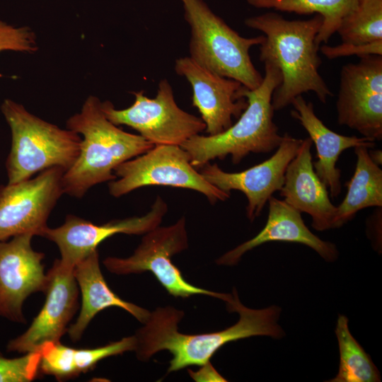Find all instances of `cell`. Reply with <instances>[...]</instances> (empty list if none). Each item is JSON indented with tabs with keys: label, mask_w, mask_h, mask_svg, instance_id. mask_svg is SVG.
Wrapping results in <instances>:
<instances>
[{
	"label": "cell",
	"mask_w": 382,
	"mask_h": 382,
	"mask_svg": "<svg viewBox=\"0 0 382 382\" xmlns=\"http://www.w3.org/2000/svg\"><path fill=\"white\" fill-rule=\"evenodd\" d=\"M312 144L309 137L302 139L286 168L280 195L290 206L310 215L313 228L323 231L333 228L337 207L331 202L327 187L314 170Z\"/></svg>",
	"instance_id": "e0dca14e"
},
{
	"label": "cell",
	"mask_w": 382,
	"mask_h": 382,
	"mask_svg": "<svg viewBox=\"0 0 382 382\" xmlns=\"http://www.w3.org/2000/svg\"><path fill=\"white\" fill-rule=\"evenodd\" d=\"M74 268L56 260L47 274L45 302L28 330L11 340L8 352L38 351L47 342H59L68 331V325L78 306L79 289Z\"/></svg>",
	"instance_id": "9a60e30c"
},
{
	"label": "cell",
	"mask_w": 382,
	"mask_h": 382,
	"mask_svg": "<svg viewBox=\"0 0 382 382\" xmlns=\"http://www.w3.org/2000/svg\"><path fill=\"white\" fill-rule=\"evenodd\" d=\"M337 33L342 42L363 44L382 40V0H357Z\"/></svg>",
	"instance_id": "d4e9b609"
},
{
	"label": "cell",
	"mask_w": 382,
	"mask_h": 382,
	"mask_svg": "<svg viewBox=\"0 0 382 382\" xmlns=\"http://www.w3.org/2000/svg\"><path fill=\"white\" fill-rule=\"evenodd\" d=\"M73 272L82 296L79 315L67 331L73 342L81 339L97 313L109 307L122 308L143 324L149 318L150 311L124 301L108 286L100 267L97 250L78 262Z\"/></svg>",
	"instance_id": "ffe728a7"
},
{
	"label": "cell",
	"mask_w": 382,
	"mask_h": 382,
	"mask_svg": "<svg viewBox=\"0 0 382 382\" xmlns=\"http://www.w3.org/2000/svg\"><path fill=\"white\" fill-rule=\"evenodd\" d=\"M66 127L83 136L79 154L62 177L64 193L77 198L93 186L115 180L116 167L154 146L110 122L95 96L86 100L81 111L69 118Z\"/></svg>",
	"instance_id": "3957f363"
},
{
	"label": "cell",
	"mask_w": 382,
	"mask_h": 382,
	"mask_svg": "<svg viewBox=\"0 0 382 382\" xmlns=\"http://www.w3.org/2000/svg\"><path fill=\"white\" fill-rule=\"evenodd\" d=\"M323 21L320 14L308 20L290 21L274 12L245 20L247 27L264 33L265 40L259 48L260 60L274 65L282 74V82L272 96L274 111L310 91L323 103L333 96L318 71L322 60L316 37Z\"/></svg>",
	"instance_id": "7a4b0ae2"
},
{
	"label": "cell",
	"mask_w": 382,
	"mask_h": 382,
	"mask_svg": "<svg viewBox=\"0 0 382 382\" xmlns=\"http://www.w3.org/2000/svg\"><path fill=\"white\" fill-rule=\"evenodd\" d=\"M133 93L134 101L129 108L115 109L112 103L104 101L103 111L113 124L133 128L153 145L181 146L190 137L205 131L206 125L201 117L178 105L167 79L160 81L154 98L147 97L143 91Z\"/></svg>",
	"instance_id": "9c48e42d"
},
{
	"label": "cell",
	"mask_w": 382,
	"mask_h": 382,
	"mask_svg": "<svg viewBox=\"0 0 382 382\" xmlns=\"http://www.w3.org/2000/svg\"><path fill=\"white\" fill-rule=\"evenodd\" d=\"M319 50L330 59L351 55H382V40L363 44L342 42L334 47L324 45Z\"/></svg>",
	"instance_id": "83f0119b"
},
{
	"label": "cell",
	"mask_w": 382,
	"mask_h": 382,
	"mask_svg": "<svg viewBox=\"0 0 382 382\" xmlns=\"http://www.w3.org/2000/svg\"><path fill=\"white\" fill-rule=\"evenodd\" d=\"M301 141L284 133L275 153L259 164L241 172L228 173L216 163H208L201 168L199 173L207 181L224 192H242L248 200L247 217L253 221L260 216L272 195L281 190L286 168L296 156Z\"/></svg>",
	"instance_id": "4fadbf2b"
},
{
	"label": "cell",
	"mask_w": 382,
	"mask_h": 382,
	"mask_svg": "<svg viewBox=\"0 0 382 382\" xmlns=\"http://www.w3.org/2000/svg\"><path fill=\"white\" fill-rule=\"evenodd\" d=\"M167 212L166 202L157 196L150 211L143 216L97 225L69 214L62 225L54 228L47 226L41 236L57 245L61 254L59 260L64 265L74 268L106 238L117 233L145 234L160 225Z\"/></svg>",
	"instance_id": "7c38bea8"
},
{
	"label": "cell",
	"mask_w": 382,
	"mask_h": 382,
	"mask_svg": "<svg viewBox=\"0 0 382 382\" xmlns=\"http://www.w3.org/2000/svg\"><path fill=\"white\" fill-rule=\"evenodd\" d=\"M64 171L53 167L33 178L0 185V242L24 233L41 236L52 210L64 194Z\"/></svg>",
	"instance_id": "30bf717a"
},
{
	"label": "cell",
	"mask_w": 382,
	"mask_h": 382,
	"mask_svg": "<svg viewBox=\"0 0 382 382\" xmlns=\"http://www.w3.org/2000/svg\"><path fill=\"white\" fill-rule=\"evenodd\" d=\"M369 155L371 158V159L376 163L379 166L381 165V160H382V156H381V150H377V151H369Z\"/></svg>",
	"instance_id": "f546056e"
},
{
	"label": "cell",
	"mask_w": 382,
	"mask_h": 382,
	"mask_svg": "<svg viewBox=\"0 0 382 382\" xmlns=\"http://www.w3.org/2000/svg\"><path fill=\"white\" fill-rule=\"evenodd\" d=\"M357 0H247L257 8H272L293 12L299 15L320 14L323 24L316 42L326 44L337 33L344 17L350 11Z\"/></svg>",
	"instance_id": "603a6c76"
},
{
	"label": "cell",
	"mask_w": 382,
	"mask_h": 382,
	"mask_svg": "<svg viewBox=\"0 0 382 382\" xmlns=\"http://www.w3.org/2000/svg\"><path fill=\"white\" fill-rule=\"evenodd\" d=\"M233 299L226 303L228 311L239 314L233 325L220 331L188 335L178 331V323L184 316L183 311L172 306L158 307L150 315L144 325L134 335L135 352L141 361L149 359L154 354L169 351L173 358L168 372L189 366H203L226 343L253 336L282 338L284 332L278 320L281 308L275 305L261 309L244 306L239 300L236 289Z\"/></svg>",
	"instance_id": "6da1fadb"
},
{
	"label": "cell",
	"mask_w": 382,
	"mask_h": 382,
	"mask_svg": "<svg viewBox=\"0 0 382 382\" xmlns=\"http://www.w3.org/2000/svg\"><path fill=\"white\" fill-rule=\"evenodd\" d=\"M291 105V117L303 127L316 146L318 161L313 166L316 175L328 189L330 197H337L342 190L341 170L336 166L340 154L345 149L359 146L372 149L375 141L332 131L315 114L313 103L306 101L302 95L296 96Z\"/></svg>",
	"instance_id": "d6986e66"
},
{
	"label": "cell",
	"mask_w": 382,
	"mask_h": 382,
	"mask_svg": "<svg viewBox=\"0 0 382 382\" xmlns=\"http://www.w3.org/2000/svg\"><path fill=\"white\" fill-rule=\"evenodd\" d=\"M188 247L186 220L184 216L174 224L157 226L144 234L134 253L127 258L108 257L103 263L116 274L151 272L168 293L175 297L187 298L201 294L229 302L232 294L218 293L193 286L183 277L172 262L171 257Z\"/></svg>",
	"instance_id": "ba28073f"
},
{
	"label": "cell",
	"mask_w": 382,
	"mask_h": 382,
	"mask_svg": "<svg viewBox=\"0 0 382 382\" xmlns=\"http://www.w3.org/2000/svg\"><path fill=\"white\" fill-rule=\"evenodd\" d=\"M136 347L135 335L93 349H74L60 341L47 342L38 350L41 354L40 371L58 381L67 380L93 369L105 358L135 351Z\"/></svg>",
	"instance_id": "44dd1931"
},
{
	"label": "cell",
	"mask_w": 382,
	"mask_h": 382,
	"mask_svg": "<svg viewBox=\"0 0 382 382\" xmlns=\"http://www.w3.org/2000/svg\"><path fill=\"white\" fill-rule=\"evenodd\" d=\"M204 368L199 370L197 373H192V376L196 381H199V378L205 375L203 381H226V379L223 378L209 363L202 366Z\"/></svg>",
	"instance_id": "f1b7e54d"
},
{
	"label": "cell",
	"mask_w": 382,
	"mask_h": 382,
	"mask_svg": "<svg viewBox=\"0 0 382 382\" xmlns=\"http://www.w3.org/2000/svg\"><path fill=\"white\" fill-rule=\"evenodd\" d=\"M35 34L27 27L16 28L0 21V52L5 50L35 52Z\"/></svg>",
	"instance_id": "4316f807"
},
{
	"label": "cell",
	"mask_w": 382,
	"mask_h": 382,
	"mask_svg": "<svg viewBox=\"0 0 382 382\" xmlns=\"http://www.w3.org/2000/svg\"><path fill=\"white\" fill-rule=\"evenodd\" d=\"M1 108L12 138L6 161L8 184L28 180L53 167L66 171L73 165L80 151L79 134L47 122L9 99Z\"/></svg>",
	"instance_id": "5b68a950"
},
{
	"label": "cell",
	"mask_w": 382,
	"mask_h": 382,
	"mask_svg": "<svg viewBox=\"0 0 382 382\" xmlns=\"http://www.w3.org/2000/svg\"><path fill=\"white\" fill-rule=\"evenodd\" d=\"M40 351L25 353L21 357L7 359L0 355V382H30L39 371Z\"/></svg>",
	"instance_id": "484cf974"
},
{
	"label": "cell",
	"mask_w": 382,
	"mask_h": 382,
	"mask_svg": "<svg viewBox=\"0 0 382 382\" xmlns=\"http://www.w3.org/2000/svg\"><path fill=\"white\" fill-rule=\"evenodd\" d=\"M32 233L0 242V316L12 321H25L22 307L30 294L45 292L47 274L45 255L33 250Z\"/></svg>",
	"instance_id": "2e32d148"
},
{
	"label": "cell",
	"mask_w": 382,
	"mask_h": 382,
	"mask_svg": "<svg viewBox=\"0 0 382 382\" xmlns=\"http://www.w3.org/2000/svg\"><path fill=\"white\" fill-rule=\"evenodd\" d=\"M264 64L262 83L253 90L243 87L242 96L248 106L236 123L218 134H196L180 146L189 154L195 168L228 156L233 163L238 164L250 153H269L280 144L282 135L273 120L272 96L282 82V74L274 65Z\"/></svg>",
	"instance_id": "277c9868"
},
{
	"label": "cell",
	"mask_w": 382,
	"mask_h": 382,
	"mask_svg": "<svg viewBox=\"0 0 382 382\" xmlns=\"http://www.w3.org/2000/svg\"><path fill=\"white\" fill-rule=\"evenodd\" d=\"M357 163L354 173L347 183V192L337 207L333 228L352 220L365 208L382 207V170L371 158L369 148L354 147Z\"/></svg>",
	"instance_id": "7402d4cb"
},
{
	"label": "cell",
	"mask_w": 382,
	"mask_h": 382,
	"mask_svg": "<svg viewBox=\"0 0 382 382\" xmlns=\"http://www.w3.org/2000/svg\"><path fill=\"white\" fill-rule=\"evenodd\" d=\"M267 202L269 213L264 228L255 237L222 255L216 260L218 265H235L246 252L274 241L303 244L314 250L327 262H333L337 258L339 253L335 245L313 233L304 224L301 212L284 199L272 196Z\"/></svg>",
	"instance_id": "ac0fdd59"
},
{
	"label": "cell",
	"mask_w": 382,
	"mask_h": 382,
	"mask_svg": "<svg viewBox=\"0 0 382 382\" xmlns=\"http://www.w3.org/2000/svg\"><path fill=\"white\" fill-rule=\"evenodd\" d=\"M190 28V57L199 65L234 79L248 89L257 88L263 76L255 67L250 50L260 45L265 35L241 36L204 0H180Z\"/></svg>",
	"instance_id": "8992f818"
},
{
	"label": "cell",
	"mask_w": 382,
	"mask_h": 382,
	"mask_svg": "<svg viewBox=\"0 0 382 382\" xmlns=\"http://www.w3.org/2000/svg\"><path fill=\"white\" fill-rule=\"evenodd\" d=\"M116 178L108 184L109 192L120 197L145 186H170L204 195L211 204L226 201L230 193L214 186L191 164L189 154L180 146L156 145L146 152L120 164Z\"/></svg>",
	"instance_id": "52a82bcc"
},
{
	"label": "cell",
	"mask_w": 382,
	"mask_h": 382,
	"mask_svg": "<svg viewBox=\"0 0 382 382\" xmlns=\"http://www.w3.org/2000/svg\"><path fill=\"white\" fill-rule=\"evenodd\" d=\"M336 109L339 125L374 141L382 139V55L342 66Z\"/></svg>",
	"instance_id": "8fae6325"
},
{
	"label": "cell",
	"mask_w": 382,
	"mask_h": 382,
	"mask_svg": "<svg viewBox=\"0 0 382 382\" xmlns=\"http://www.w3.org/2000/svg\"><path fill=\"white\" fill-rule=\"evenodd\" d=\"M335 332L339 347L340 364L337 375L329 381H381L379 371L351 334L345 316L339 315Z\"/></svg>",
	"instance_id": "cb8c5ba5"
},
{
	"label": "cell",
	"mask_w": 382,
	"mask_h": 382,
	"mask_svg": "<svg viewBox=\"0 0 382 382\" xmlns=\"http://www.w3.org/2000/svg\"><path fill=\"white\" fill-rule=\"evenodd\" d=\"M174 69L190 84L192 104L198 110L207 135L226 130L247 108V100L242 96L244 86L238 81L213 72L190 57L177 59Z\"/></svg>",
	"instance_id": "5bb4252c"
}]
</instances>
